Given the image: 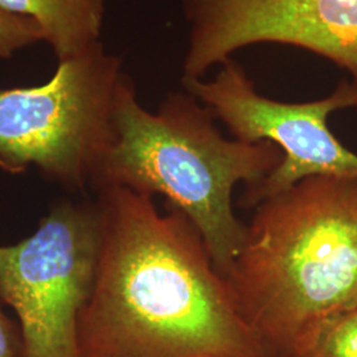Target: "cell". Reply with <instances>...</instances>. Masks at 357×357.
Instances as JSON below:
<instances>
[{
  "instance_id": "cell-1",
  "label": "cell",
  "mask_w": 357,
  "mask_h": 357,
  "mask_svg": "<svg viewBox=\"0 0 357 357\" xmlns=\"http://www.w3.org/2000/svg\"><path fill=\"white\" fill-rule=\"evenodd\" d=\"M98 192L102 243L81 357H265L200 231L122 187Z\"/></svg>"
},
{
  "instance_id": "cell-2",
  "label": "cell",
  "mask_w": 357,
  "mask_h": 357,
  "mask_svg": "<svg viewBox=\"0 0 357 357\" xmlns=\"http://www.w3.org/2000/svg\"><path fill=\"white\" fill-rule=\"evenodd\" d=\"M255 209L224 278L265 354L294 357L320 323L357 307V178H303Z\"/></svg>"
},
{
  "instance_id": "cell-3",
  "label": "cell",
  "mask_w": 357,
  "mask_h": 357,
  "mask_svg": "<svg viewBox=\"0 0 357 357\" xmlns=\"http://www.w3.org/2000/svg\"><path fill=\"white\" fill-rule=\"evenodd\" d=\"M216 119L187 90L168 93L156 113L146 110L128 75L118 91L114 141L91 188L122 187L165 196L168 206L200 231L224 277L248 234V224L234 215V187L258 184L280 166L283 155L270 142L227 139Z\"/></svg>"
},
{
  "instance_id": "cell-4",
  "label": "cell",
  "mask_w": 357,
  "mask_h": 357,
  "mask_svg": "<svg viewBox=\"0 0 357 357\" xmlns=\"http://www.w3.org/2000/svg\"><path fill=\"white\" fill-rule=\"evenodd\" d=\"M128 73L102 43L59 61L40 86L0 89V168L35 167L70 191L91 188L114 141L118 91Z\"/></svg>"
},
{
  "instance_id": "cell-5",
  "label": "cell",
  "mask_w": 357,
  "mask_h": 357,
  "mask_svg": "<svg viewBox=\"0 0 357 357\" xmlns=\"http://www.w3.org/2000/svg\"><path fill=\"white\" fill-rule=\"evenodd\" d=\"M101 243L98 203L61 200L33 234L0 245V299L20 321L22 357H81L78 324Z\"/></svg>"
},
{
  "instance_id": "cell-6",
  "label": "cell",
  "mask_w": 357,
  "mask_h": 357,
  "mask_svg": "<svg viewBox=\"0 0 357 357\" xmlns=\"http://www.w3.org/2000/svg\"><path fill=\"white\" fill-rule=\"evenodd\" d=\"M215 78L181 79L183 88L208 106L234 139L270 142L281 150L282 162L270 175L246 188L243 208L291 188L311 176L357 178V155L328 128L333 112L357 107V84L342 79L331 96L310 102H281L258 93L245 69L229 59Z\"/></svg>"
},
{
  "instance_id": "cell-7",
  "label": "cell",
  "mask_w": 357,
  "mask_h": 357,
  "mask_svg": "<svg viewBox=\"0 0 357 357\" xmlns=\"http://www.w3.org/2000/svg\"><path fill=\"white\" fill-rule=\"evenodd\" d=\"M199 38L224 61L255 44L315 53L357 84V0H192Z\"/></svg>"
},
{
  "instance_id": "cell-8",
  "label": "cell",
  "mask_w": 357,
  "mask_h": 357,
  "mask_svg": "<svg viewBox=\"0 0 357 357\" xmlns=\"http://www.w3.org/2000/svg\"><path fill=\"white\" fill-rule=\"evenodd\" d=\"M0 7L38 23L59 61L100 43L103 0H0Z\"/></svg>"
},
{
  "instance_id": "cell-9",
  "label": "cell",
  "mask_w": 357,
  "mask_h": 357,
  "mask_svg": "<svg viewBox=\"0 0 357 357\" xmlns=\"http://www.w3.org/2000/svg\"><path fill=\"white\" fill-rule=\"evenodd\" d=\"M294 357H357V307L320 323Z\"/></svg>"
},
{
  "instance_id": "cell-10",
  "label": "cell",
  "mask_w": 357,
  "mask_h": 357,
  "mask_svg": "<svg viewBox=\"0 0 357 357\" xmlns=\"http://www.w3.org/2000/svg\"><path fill=\"white\" fill-rule=\"evenodd\" d=\"M38 41H44V35L38 23L32 19L8 13L0 7V59H11L16 52L22 51Z\"/></svg>"
},
{
  "instance_id": "cell-11",
  "label": "cell",
  "mask_w": 357,
  "mask_h": 357,
  "mask_svg": "<svg viewBox=\"0 0 357 357\" xmlns=\"http://www.w3.org/2000/svg\"><path fill=\"white\" fill-rule=\"evenodd\" d=\"M0 357H22V344H19L13 323L0 308Z\"/></svg>"
},
{
  "instance_id": "cell-12",
  "label": "cell",
  "mask_w": 357,
  "mask_h": 357,
  "mask_svg": "<svg viewBox=\"0 0 357 357\" xmlns=\"http://www.w3.org/2000/svg\"><path fill=\"white\" fill-rule=\"evenodd\" d=\"M265 357H275V356H265Z\"/></svg>"
}]
</instances>
